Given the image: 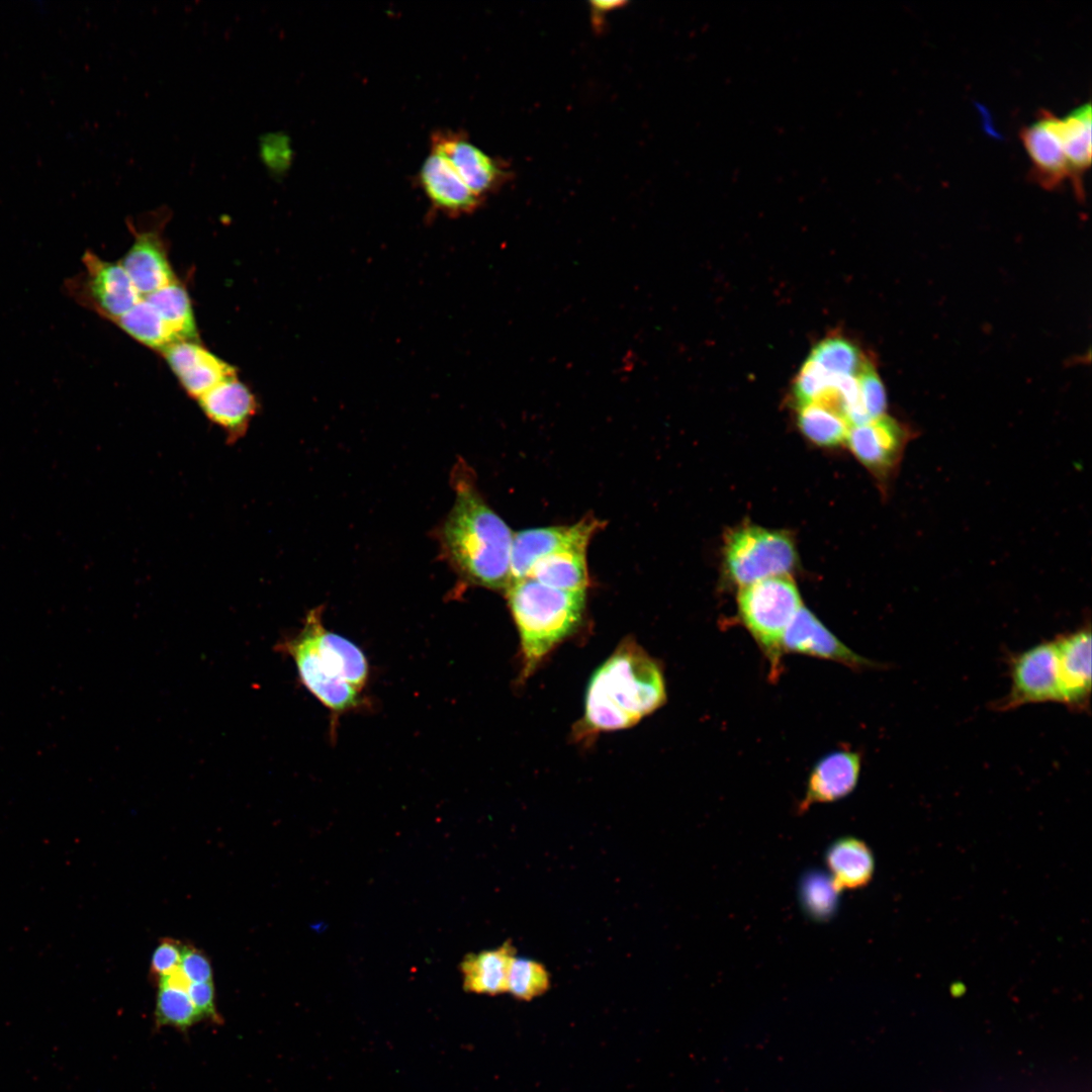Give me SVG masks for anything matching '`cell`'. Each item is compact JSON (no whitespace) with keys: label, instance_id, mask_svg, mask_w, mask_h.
I'll return each mask as SVG.
<instances>
[{"label":"cell","instance_id":"cell-1","mask_svg":"<svg viewBox=\"0 0 1092 1092\" xmlns=\"http://www.w3.org/2000/svg\"><path fill=\"white\" fill-rule=\"evenodd\" d=\"M454 504L439 535L445 557L469 583L506 590L511 583L514 534L462 464L454 471Z\"/></svg>","mask_w":1092,"mask_h":1092},{"label":"cell","instance_id":"cell-2","mask_svg":"<svg viewBox=\"0 0 1092 1092\" xmlns=\"http://www.w3.org/2000/svg\"><path fill=\"white\" fill-rule=\"evenodd\" d=\"M665 701L659 664L635 641L626 639L590 676L580 730L586 735L632 727Z\"/></svg>","mask_w":1092,"mask_h":1092},{"label":"cell","instance_id":"cell-3","mask_svg":"<svg viewBox=\"0 0 1092 1092\" xmlns=\"http://www.w3.org/2000/svg\"><path fill=\"white\" fill-rule=\"evenodd\" d=\"M278 647L293 658L305 688L332 712L358 706L367 659L353 642L325 628L322 608L311 610L301 631Z\"/></svg>","mask_w":1092,"mask_h":1092},{"label":"cell","instance_id":"cell-4","mask_svg":"<svg viewBox=\"0 0 1092 1092\" xmlns=\"http://www.w3.org/2000/svg\"><path fill=\"white\" fill-rule=\"evenodd\" d=\"M506 590L520 636L523 675L527 677L579 626L585 592L554 588L531 577L512 581Z\"/></svg>","mask_w":1092,"mask_h":1092},{"label":"cell","instance_id":"cell-5","mask_svg":"<svg viewBox=\"0 0 1092 1092\" xmlns=\"http://www.w3.org/2000/svg\"><path fill=\"white\" fill-rule=\"evenodd\" d=\"M798 587L789 575L767 577L741 586L738 616L766 657L770 672H780L786 630L802 607Z\"/></svg>","mask_w":1092,"mask_h":1092},{"label":"cell","instance_id":"cell-6","mask_svg":"<svg viewBox=\"0 0 1092 1092\" xmlns=\"http://www.w3.org/2000/svg\"><path fill=\"white\" fill-rule=\"evenodd\" d=\"M797 552L791 536L783 531L743 526L730 532L724 545V564L729 578L741 586L788 575Z\"/></svg>","mask_w":1092,"mask_h":1092},{"label":"cell","instance_id":"cell-7","mask_svg":"<svg viewBox=\"0 0 1092 1092\" xmlns=\"http://www.w3.org/2000/svg\"><path fill=\"white\" fill-rule=\"evenodd\" d=\"M82 262L85 270L65 283L68 294L82 306L113 323L142 298L119 262L102 260L91 251Z\"/></svg>","mask_w":1092,"mask_h":1092},{"label":"cell","instance_id":"cell-8","mask_svg":"<svg viewBox=\"0 0 1092 1092\" xmlns=\"http://www.w3.org/2000/svg\"><path fill=\"white\" fill-rule=\"evenodd\" d=\"M169 214V209L160 207L143 215L138 224L128 223L134 240L119 264L142 297L177 280L163 239Z\"/></svg>","mask_w":1092,"mask_h":1092},{"label":"cell","instance_id":"cell-9","mask_svg":"<svg viewBox=\"0 0 1092 1092\" xmlns=\"http://www.w3.org/2000/svg\"><path fill=\"white\" fill-rule=\"evenodd\" d=\"M1011 687L994 708L1007 711L1026 704L1060 702L1055 641L1036 644L1010 659Z\"/></svg>","mask_w":1092,"mask_h":1092},{"label":"cell","instance_id":"cell-10","mask_svg":"<svg viewBox=\"0 0 1092 1092\" xmlns=\"http://www.w3.org/2000/svg\"><path fill=\"white\" fill-rule=\"evenodd\" d=\"M431 152L442 157L466 186L482 199L505 180L500 164L461 131L436 130L431 135Z\"/></svg>","mask_w":1092,"mask_h":1092},{"label":"cell","instance_id":"cell-11","mask_svg":"<svg viewBox=\"0 0 1092 1092\" xmlns=\"http://www.w3.org/2000/svg\"><path fill=\"white\" fill-rule=\"evenodd\" d=\"M910 437L900 423L883 415L850 427L845 442L867 469L888 478L898 468Z\"/></svg>","mask_w":1092,"mask_h":1092},{"label":"cell","instance_id":"cell-12","mask_svg":"<svg viewBox=\"0 0 1092 1092\" xmlns=\"http://www.w3.org/2000/svg\"><path fill=\"white\" fill-rule=\"evenodd\" d=\"M599 526L597 520L587 518L572 526L533 528L514 534L511 582L528 577L535 562L548 554L571 547L586 548Z\"/></svg>","mask_w":1092,"mask_h":1092},{"label":"cell","instance_id":"cell-13","mask_svg":"<svg viewBox=\"0 0 1092 1092\" xmlns=\"http://www.w3.org/2000/svg\"><path fill=\"white\" fill-rule=\"evenodd\" d=\"M783 653L831 660L852 669H866L877 665L845 645L804 606L800 608L786 630Z\"/></svg>","mask_w":1092,"mask_h":1092},{"label":"cell","instance_id":"cell-14","mask_svg":"<svg viewBox=\"0 0 1092 1092\" xmlns=\"http://www.w3.org/2000/svg\"><path fill=\"white\" fill-rule=\"evenodd\" d=\"M1057 652L1061 703L1076 711H1085L1091 696L1090 626L1054 640Z\"/></svg>","mask_w":1092,"mask_h":1092},{"label":"cell","instance_id":"cell-15","mask_svg":"<svg viewBox=\"0 0 1092 1092\" xmlns=\"http://www.w3.org/2000/svg\"><path fill=\"white\" fill-rule=\"evenodd\" d=\"M1056 115L1041 110L1036 120L1021 128L1019 136L1031 162L1032 176L1043 188L1072 182L1071 170L1055 124Z\"/></svg>","mask_w":1092,"mask_h":1092},{"label":"cell","instance_id":"cell-16","mask_svg":"<svg viewBox=\"0 0 1092 1092\" xmlns=\"http://www.w3.org/2000/svg\"><path fill=\"white\" fill-rule=\"evenodd\" d=\"M162 353L186 392L196 399L221 381L236 376L235 367L196 341L174 343Z\"/></svg>","mask_w":1092,"mask_h":1092},{"label":"cell","instance_id":"cell-17","mask_svg":"<svg viewBox=\"0 0 1092 1092\" xmlns=\"http://www.w3.org/2000/svg\"><path fill=\"white\" fill-rule=\"evenodd\" d=\"M860 769L861 755L850 749L834 750L821 757L810 770L799 811L848 796L857 785Z\"/></svg>","mask_w":1092,"mask_h":1092},{"label":"cell","instance_id":"cell-18","mask_svg":"<svg viewBox=\"0 0 1092 1092\" xmlns=\"http://www.w3.org/2000/svg\"><path fill=\"white\" fill-rule=\"evenodd\" d=\"M197 400L205 416L225 432L230 442L245 435L258 411L255 395L236 376L221 381Z\"/></svg>","mask_w":1092,"mask_h":1092},{"label":"cell","instance_id":"cell-19","mask_svg":"<svg viewBox=\"0 0 1092 1092\" xmlns=\"http://www.w3.org/2000/svg\"><path fill=\"white\" fill-rule=\"evenodd\" d=\"M417 179L432 206L445 214L457 216L469 213L482 201L451 166L433 152L423 162Z\"/></svg>","mask_w":1092,"mask_h":1092},{"label":"cell","instance_id":"cell-20","mask_svg":"<svg viewBox=\"0 0 1092 1092\" xmlns=\"http://www.w3.org/2000/svg\"><path fill=\"white\" fill-rule=\"evenodd\" d=\"M515 956V947L510 941L496 948L467 954L460 965L464 989L478 995L507 993L508 973Z\"/></svg>","mask_w":1092,"mask_h":1092},{"label":"cell","instance_id":"cell-21","mask_svg":"<svg viewBox=\"0 0 1092 1092\" xmlns=\"http://www.w3.org/2000/svg\"><path fill=\"white\" fill-rule=\"evenodd\" d=\"M825 863L840 890L864 887L872 880L875 869L871 848L852 836L833 841L825 852Z\"/></svg>","mask_w":1092,"mask_h":1092},{"label":"cell","instance_id":"cell-22","mask_svg":"<svg viewBox=\"0 0 1092 1092\" xmlns=\"http://www.w3.org/2000/svg\"><path fill=\"white\" fill-rule=\"evenodd\" d=\"M1055 124L1071 170L1072 185L1078 195L1083 193L1082 177L1091 164V104L1086 102Z\"/></svg>","mask_w":1092,"mask_h":1092},{"label":"cell","instance_id":"cell-23","mask_svg":"<svg viewBox=\"0 0 1092 1092\" xmlns=\"http://www.w3.org/2000/svg\"><path fill=\"white\" fill-rule=\"evenodd\" d=\"M585 550L571 547L548 554L535 562L528 577L562 590L585 592L588 583Z\"/></svg>","mask_w":1092,"mask_h":1092},{"label":"cell","instance_id":"cell-24","mask_svg":"<svg viewBox=\"0 0 1092 1092\" xmlns=\"http://www.w3.org/2000/svg\"><path fill=\"white\" fill-rule=\"evenodd\" d=\"M178 342L195 341L197 330L190 298L177 280L144 296Z\"/></svg>","mask_w":1092,"mask_h":1092},{"label":"cell","instance_id":"cell-25","mask_svg":"<svg viewBox=\"0 0 1092 1092\" xmlns=\"http://www.w3.org/2000/svg\"><path fill=\"white\" fill-rule=\"evenodd\" d=\"M113 323L140 343L161 352L178 342L157 310L143 297Z\"/></svg>","mask_w":1092,"mask_h":1092},{"label":"cell","instance_id":"cell-26","mask_svg":"<svg viewBox=\"0 0 1092 1092\" xmlns=\"http://www.w3.org/2000/svg\"><path fill=\"white\" fill-rule=\"evenodd\" d=\"M798 425L810 441L821 446L845 442L850 428L842 416L813 402L798 405Z\"/></svg>","mask_w":1092,"mask_h":1092},{"label":"cell","instance_id":"cell-27","mask_svg":"<svg viewBox=\"0 0 1092 1092\" xmlns=\"http://www.w3.org/2000/svg\"><path fill=\"white\" fill-rule=\"evenodd\" d=\"M550 974L535 960L514 957L507 980V993L520 1001H531L550 988Z\"/></svg>","mask_w":1092,"mask_h":1092},{"label":"cell","instance_id":"cell-28","mask_svg":"<svg viewBox=\"0 0 1092 1092\" xmlns=\"http://www.w3.org/2000/svg\"><path fill=\"white\" fill-rule=\"evenodd\" d=\"M809 358L831 375L856 376L866 362L858 348L846 339L833 337L818 343Z\"/></svg>","mask_w":1092,"mask_h":1092},{"label":"cell","instance_id":"cell-29","mask_svg":"<svg viewBox=\"0 0 1092 1092\" xmlns=\"http://www.w3.org/2000/svg\"><path fill=\"white\" fill-rule=\"evenodd\" d=\"M840 889L829 874L818 871L805 875L801 881L800 898L803 908L812 918L830 917L838 903Z\"/></svg>","mask_w":1092,"mask_h":1092},{"label":"cell","instance_id":"cell-30","mask_svg":"<svg viewBox=\"0 0 1092 1092\" xmlns=\"http://www.w3.org/2000/svg\"><path fill=\"white\" fill-rule=\"evenodd\" d=\"M201 1020L187 992L159 987L155 1007V1021L159 1027H176L186 1030Z\"/></svg>","mask_w":1092,"mask_h":1092},{"label":"cell","instance_id":"cell-31","mask_svg":"<svg viewBox=\"0 0 1092 1092\" xmlns=\"http://www.w3.org/2000/svg\"><path fill=\"white\" fill-rule=\"evenodd\" d=\"M259 158L270 175L282 177L291 167L293 150L290 138L282 131L266 132L259 139Z\"/></svg>","mask_w":1092,"mask_h":1092},{"label":"cell","instance_id":"cell-32","mask_svg":"<svg viewBox=\"0 0 1092 1092\" xmlns=\"http://www.w3.org/2000/svg\"><path fill=\"white\" fill-rule=\"evenodd\" d=\"M833 379L834 375L827 373L816 361L808 357L793 387L798 405L813 401L832 384Z\"/></svg>","mask_w":1092,"mask_h":1092},{"label":"cell","instance_id":"cell-33","mask_svg":"<svg viewBox=\"0 0 1092 1092\" xmlns=\"http://www.w3.org/2000/svg\"><path fill=\"white\" fill-rule=\"evenodd\" d=\"M862 406L870 420L885 415L887 401L883 383L869 363H863L856 374Z\"/></svg>","mask_w":1092,"mask_h":1092},{"label":"cell","instance_id":"cell-34","mask_svg":"<svg viewBox=\"0 0 1092 1092\" xmlns=\"http://www.w3.org/2000/svg\"><path fill=\"white\" fill-rule=\"evenodd\" d=\"M183 943L173 938H163L155 948L150 974L157 982L161 976L180 965Z\"/></svg>","mask_w":1092,"mask_h":1092},{"label":"cell","instance_id":"cell-35","mask_svg":"<svg viewBox=\"0 0 1092 1092\" xmlns=\"http://www.w3.org/2000/svg\"><path fill=\"white\" fill-rule=\"evenodd\" d=\"M180 967L191 983L212 981V968L209 959L202 950L193 945H183Z\"/></svg>","mask_w":1092,"mask_h":1092},{"label":"cell","instance_id":"cell-36","mask_svg":"<svg viewBox=\"0 0 1092 1092\" xmlns=\"http://www.w3.org/2000/svg\"><path fill=\"white\" fill-rule=\"evenodd\" d=\"M187 994L201 1019L220 1020L215 1007L214 986L211 982L191 983Z\"/></svg>","mask_w":1092,"mask_h":1092},{"label":"cell","instance_id":"cell-37","mask_svg":"<svg viewBox=\"0 0 1092 1092\" xmlns=\"http://www.w3.org/2000/svg\"><path fill=\"white\" fill-rule=\"evenodd\" d=\"M159 987L172 988L176 990H182L187 992L191 981L181 969L180 965L172 969L170 972L161 976L158 980Z\"/></svg>","mask_w":1092,"mask_h":1092},{"label":"cell","instance_id":"cell-38","mask_svg":"<svg viewBox=\"0 0 1092 1092\" xmlns=\"http://www.w3.org/2000/svg\"><path fill=\"white\" fill-rule=\"evenodd\" d=\"M623 5H624V2H622V1H594V2H592V8H593V11L595 12V14H599L601 12L607 13L608 11L614 10L615 8H619V7L623 6Z\"/></svg>","mask_w":1092,"mask_h":1092}]
</instances>
